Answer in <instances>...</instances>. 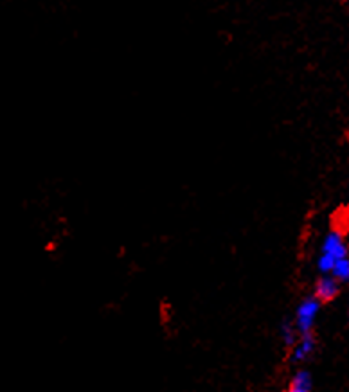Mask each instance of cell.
Here are the masks:
<instances>
[{
  "label": "cell",
  "instance_id": "cell-1",
  "mask_svg": "<svg viewBox=\"0 0 349 392\" xmlns=\"http://www.w3.org/2000/svg\"><path fill=\"white\" fill-rule=\"evenodd\" d=\"M344 257H349V248L346 245V239L341 232L332 230L328 232V236L323 241V248H321V256H319L317 266L323 274H332L333 266L337 261H341Z\"/></svg>",
  "mask_w": 349,
  "mask_h": 392
},
{
  "label": "cell",
  "instance_id": "cell-2",
  "mask_svg": "<svg viewBox=\"0 0 349 392\" xmlns=\"http://www.w3.org/2000/svg\"><path fill=\"white\" fill-rule=\"evenodd\" d=\"M319 310H321V302L315 297H308L301 302L296 311V320H294V324H296L299 335L314 333L315 319H317Z\"/></svg>",
  "mask_w": 349,
  "mask_h": 392
},
{
  "label": "cell",
  "instance_id": "cell-7",
  "mask_svg": "<svg viewBox=\"0 0 349 392\" xmlns=\"http://www.w3.org/2000/svg\"><path fill=\"white\" fill-rule=\"evenodd\" d=\"M332 275L339 283H349V257H344V259L335 263Z\"/></svg>",
  "mask_w": 349,
  "mask_h": 392
},
{
  "label": "cell",
  "instance_id": "cell-3",
  "mask_svg": "<svg viewBox=\"0 0 349 392\" xmlns=\"http://www.w3.org/2000/svg\"><path fill=\"white\" fill-rule=\"evenodd\" d=\"M339 292H341V283L333 275L326 274L315 284L314 297L323 304V302H332L333 299H337Z\"/></svg>",
  "mask_w": 349,
  "mask_h": 392
},
{
  "label": "cell",
  "instance_id": "cell-5",
  "mask_svg": "<svg viewBox=\"0 0 349 392\" xmlns=\"http://www.w3.org/2000/svg\"><path fill=\"white\" fill-rule=\"evenodd\" d=\"M287 392H312V376L308 371H299L288 383Z\"/></svg>",
  "mask_w": 349,
  "mask_h": 392
},
{
  "label": "cell",
  "instance_id": "cell-4",
  "mask_svg": "<svg viewBox=\"0 0 349 392\" xmlns=\"http://www.w3.org/2000/svg\"><path fill=\"white\" fill-rule=\"evenodd\" d=\"M315 349V337L314 333H308V335H299L297 338V342L294 344L292 347V360L294 362H305L308 360L310 355L314 353Z\"/></svg>",
  "mask_w": 349,
  "mask_h": 392
},
{
  "label": "cell",
  "instance_id": "cell-6",
  "mask_svg": "<svg viewBox=\"0 0 349 392\" xmlns=\"http://www.w3.org/2000/svg\"><path fill=\"white\" fill-rule=\"evenodd\" d=\"M281 338H283V342H285V346H287L288 349H292L294 344L297 342V338H299V331H297L296 324L285 322V324L281 326Z\"/></svg>",
  "mask_w": 349,
  "mask_h": 392
}]
</instances>
